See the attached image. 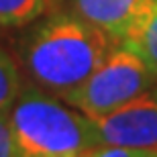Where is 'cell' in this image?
Wrapping results in <instances>:
<instances>
[{
	"label": "cell",
	"instance_id": "3957f363",
	"mask_svg": "<svg viewBox=\"0 0 157 157\" xmlns=\"http://www.w3.org/2000/svg\"><path fill=\"white\" fill-rule=\"evenodd\" d=\"M155 84L157 78L149 65L133 49L118 45L82 86L65 96L63 102L86 117H100Z\"/></svg>",
	"mask_w": 157,
	"mask_h": 157
},
{
	"label": "cell",
	"instance_id": "9c48e42d",
	"mask_svg": "<svg viewBox=\"0 0 157 157\" xmlns=\"http://www.w3.org/2000/svg\"><path fill=\"white\" fill-rule=\"evenodd\" d=\"M82 157H157V149L141 147H121V145H96Z\"/></svg>",
	"mask_w": 157,
	"mask_h": 157
},
{
	"label": "cell",
	"instance_id": "7a4b0ae2",
	"mask_svg": "<svg viewBox=\"0 0 157 157\" xmlns=\"http://www.w3.org/2000/svg\"><path fill=\"white\" fill-rule=\"evenodd\" d=\"M8 121L21 157H82L100 145L90 117L31 82L8 108Z\"/></svg>",
	"mask_w": 157,
	"mask_h": 157
},
{
	"label": "cell",
	"instance_id": "52a82bcc",
	"mask_svg": "<svg viewBox=\"0 0 157 157\" xmlns=\"http://www.w3.org/2000/svg\"><path fill=\"white\" fill-rule=\"evenodd\" d=\"M23 74L10 53L0 45V112H6L23 90Z\"/></svg>",
	"mask_w": 157,
	"mask_h": 157
},
{
	"label": "cell",
	"instance_id": "8992f818",
	"mask_svg": "<svg viewBox=\"0 0 157 157\" xmlns=\"http://www.w3.org/2000/svg\"><path fill=\"white\" fill-rule=\"evenodd\" d=\"M51 10V0H0V29H25Z\"/></svg>",
	"mask_w": 157,
	"mask_h": 157
},
{
	"label": "cell",
	"instance_id": "5b68a950",
	"mask_svg": "<svg viewBox=\"0 0 157 157\" xmlns=\"http://www.w3.org/2000/svg\"><path fill=\"white\" fill-rule=\"evenodd\" d=\"M155 0H65L63 8L106 31L118 43H128L139 35Z\"/></svg>",
	"mask_w": 157,
	"mask_h": 157
},
{
	"label": "cell",
	"instance_id": "ba28073f",
	"mask_svg": "<svg viewBox=\"0 0 157 157\" xmlns=\"http://www.w3.org/2000/svg\"><path fill=\"white\" fill-rule=\"evenodd\" d=\"M122 45L128 47V49H133V51L149 65V70H151L157 78V0L153 2V10H151V14H149V21L145 23L143 31H141L133 41L122 43Z\"/></svg>",
	"mask_w": 157,
	"mask_h": 157
},
{
	"label": "cell",
	"instance_id": "277c9868",
	"mask_svg": "<svg viewBox=\"0 0 157 157\" xmlns=\"http://www.w3.org/2000/svg\"><path fill=\"white\" fill-rule=\"evenodd\" d=\"M90 121L100 145L157 149V84Z\"/></svg>",
	"mask_w": 157,
	"mask_h": 157
},
{
	"label": "cell",
	"instance_id": "8fae6325",
	"mask_svg": "<svg viewBox=\"0 0 157 157\" xmlns=\"http://www.w3.org/2000/svg\"><path fill=\"white\" fill-rule=\"evenodd\" d=\"M53 2V6H55V8H61V4H63L65 0H51Z\"/></svg>",
	"mask_w": 157,
	"mask_h": 157
},
{
	"label": "cell",
	"instance_id": "30bf717a",
	"mask_svg": "<svg viewBox=\"0 0 157 157\" xmlns=\"http://www.w3.org/2000/svg\"><path fill=\"white\" fill-rule=\"evenodd\" d=\"M0 157H21L8 121V110L0 112Z\"/></svg>",
	"mask_w": 157,
	"mask_h": 157
},
{
	"label": "cell",
	"instance_id": "6da1fadb",
	"mask_svg": "<svg viewBox=\"0 0 157 157\" xmlns=\"http://www.w3.org/2000/svg\"><path fill=\"white\" fill-rule=\"evenodd\" d=\"M118 45L106 31L61 6L25 27L17 51L31 84L65 100Z\"/></svg>",
	"mask_w": 157,
	"mask_h": 157
}]
</instances>
